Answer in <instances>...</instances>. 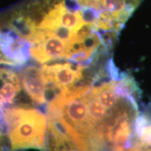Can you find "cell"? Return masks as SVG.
<instances>
[{
    "label": "cell",
    "instance_id": "cell-1",
    "mask_svg": "<svg viewBox=\"0 0 151 151\" xmlns=\"http://www.w3.org/2000/svg\"><path fill=\"white\" fill-rule=\"evenodd\" d=\"M92 83H83L60 92L47 105L48 120L54 122L80 151H103L105 139L90 122L86 94Z\"/></svg>",
    "mask_w": 151,
    "mask_h": 151
},
{
    "label": "cell",
    "instance_id": "cell-2",
    "mask_svg": "<svg viewBox=\"0 0 151 151\" xmlns=\"http://www.w3.org/2000/svg\"><path fill=\"white\" fill-rule=\"evenodd\" d=\"M1 120L11 151H46L47 118L39 109L24 104L12 105L2 109Z\"/></svg>",
    "mask_w": 151,
    "mask_h": 151
},
{
    "label": "cell",
    "instance_id": "cell-3",
    "mask_svg": "<svg viewBox=\"0 0 151 151\" xmlns=\"http://www.w3.org/2000/svg\"><path fill=\"white\" fill-rule=\"evenodd\" d=\"M42 66L45 76L48 81L51 99L73 86L83 78L84 70L90 67L62 60L50 62Z\"/></svg>",
    "mask_w": 151,
    "mask_h": 151
},
{
    "label": "cell",
    "instance_id": "cell-4",
    "mask_svg": "<svg viewBox=\"0 0 151 151\" xmlns=\"http://www.w3.org/2000/svg\"><path fill=\"white\" fill-rule=\"evenodd\" d=\"M81 7L96 11L102 18L123 28L143 0H74Z\"/></svg>",
    "mask_w": 151,
    "mask_h": 151
},
{
    "label": "cell",
    "instance_id": "cell-5",
    "mask_svg": "<svg viewBox=\"0 0 151 151\" xmlns=\"http://www.w3.org/2000/svg\"><path fill=\"white\" fill-rule=\"evenodd\" d=\"M19 76L22 88L34 103L43 106L49 102L50 92L48 83L42 66L38 67L35 65L26 64L22 66Z\"/></svg>",
    "mask_w": 151,
    "mask_h": 151
},
{
    "label": "cell",
    "instance_id": "cell-6",
    "mask_svg": "<svg viewBox=\"0 0 151 151\" xmlns=\"http://www.w3.org/2000/svg\"><path fill=\"white\" fill-rule=\"evenodd\" d=\"M0 46L14 67L25 65L31 57V44L10 30L0 31Z\"/></svg>",
    "mask_w": 151,
    "mask_h": 151
},
{
    "label": "cell",
    "instance_id": "cell-7",
    "mask_svg": "<svg viewBox=\"0 0 151 151\" xmlns=\"http://www.w3.org/2000/svg\"><path fill=\"white\" fill-rule=\"evenodd\" d=\"M20 76L14 69L0 68V108L11 106L21 92Z\"/></svg>",
    "mask_w": 151,
    "mask_h": 151
},
{
    "label": "cell",
    "instance_id": "cell-8",
    "mask_svg": "<svg viewBox=\"0 0 151 151\" xmlns=\"http://www.w3.org/2000/svg\"><path fill=\"white\" fill-rule=\"evenodd\" d=\"M46 151H80L54 122L48 120Z\"/></svg>",
    "mask_w": 151,
    "mask_h": 151
},
{
    "label": "cell",
    "instance_id": "cell-9",
    "mask_svg": "<svg viewBox=\"0 0 151 151\" xmlns=\"http://www.w3.org/2000/svg\"><path fill=\"white\" fill-rule=\"evenodd\" d=\"M132 151H151V124L134 139Z\"/></svg>",
    "mask_w": 151,
    "mask_h": 151
},
{
    "label": "cell",
    "instance_id": "cell-10",
    "mask_svg": "<svg viewBox=\"0 0 151 151\" xmlns=\"http://www.w3.org/2000/svg\"><path fill=\"white\" fill-rule=\"evenodd\" d=\"M9 139L6 137L5 133L0 129V151H9Z\"/></svg>",
    "mask_w": 151,
    "mask_h": 151
},
{
    "label": "cell",
    "instance_id": "cell-11",
    "mask_svg": "<svg viewBox=\"0 0 151 151\" xmlns=\"http://www.w3.org/2000/svg\"><path fill=\"white\" fill-rule=\"evenodd\" d=\"M7 65L9 67H14V64L12 63V62L5 55V54L4 53L1 47L0 46V65Z\"/></svg>",
    "mask_w": 151,
    "mask_h": 151
},
{
    "label": "cell",
    "instance_id": "cell-12",
    "mask_svg": "<svg viewBox=\"0 0 151 151\" xmlns=\"http://www.w3.org/2000/svg\"><path fill=\"white\" fill-rule=\"evenodd\" d=\"M1 111H2V109L0 108V119L1 118Z\"/></svg>",
    "mask_w": 151,
    "mask_h": 151
}]
</instances>
